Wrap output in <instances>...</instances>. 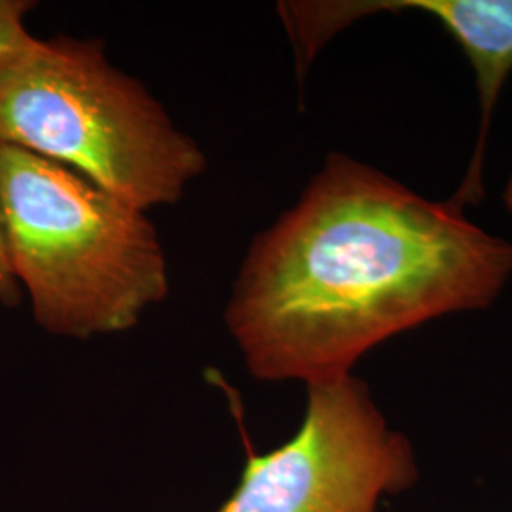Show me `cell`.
<instances>
[{"label": "cell", "mask_w": 512, "mask_h": 512, "mask_svg": "<svg viewBox=\"0 0 512 512\" xmlns=\"http://www.w3.org/2000/svg\"><path fill=\"white\" fill-rule=\"evenodd\" d=\"M512 275V241L452 202L332 154L300 202L258 236L226 323L262 382L351 376L370 349L444 315L486 310Z\"/></svg>", "instance_id": "6da1fadb"}, {"label": "cell", "mask_w": 512, "mask_h": 512, "mask_svg": "<svg viewBox=\"0 0 512 512\" xmlns=\"http://www.w3.org/2000/svg\"><path fill=\"white\" fill-rule=\"evenodd\" d=\"M0 220L12 270L52 334L131 329L167 294L164 251L145 211L71 167L0 145Z\"/></svg>", "instance_id": "7a4b0ae2"}, {"label": "cell", "mask_w": 512, "mask_h": 512, "mask_svg": "<svg viewBox=\"0 0 512 512\" xmlns=\"http://www.w3.org/2000/svg\"><path fill=\"white\" fill-rule=\"evenodd\" d=\"M0 145L71 167L147 211L179 202L205 169L198 145L99 40L35 38L0 63Z\"/></svg>", "instance_id": "3957f363"}, {"label": "cell", "mask_w": 512, "mask_h": 512, "mask_svg": "<svg viewBox=\"0 0 512 512\" xmlns=\"http://www.w3.org/2000/svg\"><path fill=\"white\" fill-rule=\"evenodd\" d=\"M420 480L410 439L393 429L353 374L308 387L300 429L251 456L219 512H378Z\"/></svg>", "instance_id": "277c9868"}, {"label": "cell", "mask_w": 512, "mask_h": 512, "mask_svg": "<svg viewBox=\"0 0 512 512\" xmlns=\"http://www.w3.org/2000/svg\"><path fill=\"white\" fill-rule=\"evenodd\" d=\"M380 12H421L439 19L456 38L475 69L480 131L475 154L452 202L461 207L484 198V154L495 103L512 73V0H361V2H293L291 31L306 54L317 50L349 23Z\"/></svg>", "instance_id": "5b68a950"}, {"label": "cell", "mask_w": 512, "mask_h": 512, "mask_svg": "<svg viewBox=\"0 0 512 512\" xmlns=\"http://www.w3.org/2000/svg\"><path fill=\"white\" fill-rule=\"evenodd\" d=\"M33 6V2L23 0H0V63L33 44L35 37L25 29V14Z\"/></svg>", "instance_id": "8992f818"}, {"label": "cell", "mask_w": 512, "mask_h": 512, "mask_svg": "<svg viewBox=\"0 0 512 512\" xmlns=\"http://www.w3.org/2000/svg\"><path fill=\"white\" fill-rule=\"evenodd\" d=\"M0 302L6 306H14L19 302L18 277L12 270V262L6 249L2 220H0Z\"/></svg>", "instance_id": "52a82bcc"}, {"label": "cell", "mask_w": 512, "mask_h": 512, "mask_svg": "<svg viewBox=\"0 0 512 512\" xmlns=\"http://www.w3.org/2000/svg\"><path fill=\"white\" fill-rule=\"evenodd\" d=\"M503 200H505V207L512 213V175L509 179V183L505 186V194H503Z\"/></svg>", "instance_id": "ba28073f"}]
</instances>
